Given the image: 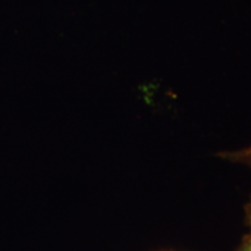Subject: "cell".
<instances>
[{"instance_id":"obj_1","label":"cell","mask_w":251,"mask_h":251,"mask_svg":"<svg viewBox=\"0 0 251 251\" xmlns=\"http://www.w3.org/2000/svg\"><path fill=\"white\" fill-rule=\"evenodd\" d=\"M220 159L249 166L251 169V146L236 150H224L216 153Z\"/></svg>"},{"instance_id":"obj_2","label":"cell","mask_w":251,"mask_h":251,"mask_svg":"<svg viewBox=\"0 0 251 251\" xmlns=\"http://www.w3.org/2000/svg\"><path fill=\"white\" fill-rule=\"evenodd\" d=\"M236 251H251V229L247 235H244V237L241 241L240 246L237 247Z\"/></svg>"},{"instance_id":"obj_3","label":"cell","mask_w":251,"mask_h":251,"mask_svg":"<svg viewBox=\"0 0 251 251\" xmlns=\"http://www.w3.org/2000/svg\"><path fill=\"white\" fill-rule=\"evenodd\" d=\"M244 213H246V222L251 229V198L249 201L247 202L246 207H244Z\"/></svg>"}]
</instances>
